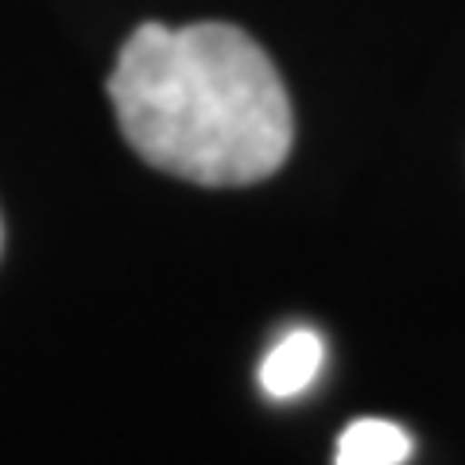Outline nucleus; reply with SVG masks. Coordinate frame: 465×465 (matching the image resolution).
I'll return each mask as SVG.
<instances>
[{
  "instance_id": "obj_1",
  "label": "nucleus",
  "mask_w": 465,
  "mask_h": 465,
  "mask_svg": "<svg viewBox=\"0 0 465 465\" xmlns=\"http://www.w3.org/2000/svg\"><path fill=\"white\" fill-rule=\"evenodd\" d=\"M109 97L143 163L198 186H249L291 155L280 70L232 24H140L116 54Z\"/></svg>"
},
{
  "instance_id": "obj_2",
  "label": "nucleus",
  "mask_w": 465,
  "mask_h": 465,
  "mask_svg": "<svg viewBox=\"0 0 465 465\" xmlns=\"http://www.w3.org/2000/svg\"><path fill=\"white\" fill-rule=\"evenodd\" d=\"M326 365V341L314 330H287L280 341L268 349L264 365H260V388L272 400H295L302 396L314 376Z\"/></svg>"
},
{
  "instance_id": "obj_3",
  "label": "nucleus",
  "mask_w": 465,
  "mask_h": 465,
  "mask_svg": "<svg viewBox=\"0 0 465 465\" xmlns=\"http://www.w3.org/2000/svg\"><path fill=\"white\" fill-rule=\"evenodd\" d=\"M411 458V434L391 419H357L338 439V465H403Z\"/></svg>"
},
{
  "instance_id": "obj_4",
  "label": "nucleus",
  "mask_w": 465,
  "mask_h": 465,
  "mask_svg": "<svg viewBox=\"0 0 465 465\" xmlns=\"http://www.w3.org/2000/svg\"><path fill=\"white\" fill-rule=\"evenodd\" d=\"M0 244H5V225H0Z\"/></svg>"
}]
</instances>
